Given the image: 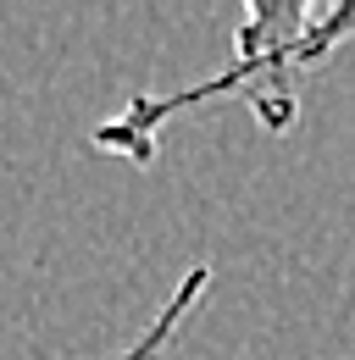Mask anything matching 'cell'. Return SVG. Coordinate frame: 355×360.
I'll return each instance as SVG.
<instances>
[{
    "label": "cell",
    "instance_id": "1",
    "mask_svg": "<svg viewBox=\"0 0 355 360\" xmlns=\"http://www.w3.org/2000/svg\"><path fill=\"white\" fill-rule=\"evenodd\" d=\"M339 45H355V6H311V0H250L233 28V61L167 94H133L128 105L89 134V150L117 155L133 167H150L161 155V134L183 111H200L211 100H244L266 134H289L300 122V78L328 67Z\"/></svg>",
    "mask_w": 355,
    "mask_h": 360
},
{
    "label": "cell",
    "instance_id": "2",
    "mask_svg": "<svg viewBox=\"0 0 355 360\" xmlns=\"http://www.w3.org/2000/svg\"><path fill=\"white\" fill-rule=\"evenodd\" d=\"M206 288H211V266L200 261V266L183 271V283H178L173 294H167V305L156 311V321H150V327L133 338L123 355H111V360H161V355H167V344H173V333L183 327V321H189V311L200 305V294H206Z\"/></svg>",
    "mask_w": 355,
    "mask_h": 360
}]
</instances>
